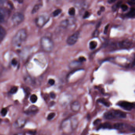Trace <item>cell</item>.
Listing matches in <instances>:
<instances>
[{
  "instance_id": "14",
  "label": "cell",
  "mask_w": 135,
  "mask_h": 135,
  "mask_svg": "<svg viewBox=\"0 0 135 135\" xmlns=\"http://www.w3.org/2000/svg\"><path fill=\"white\" fill-rule=\"evenodd\" d=\"M41 6L42 5L41 4H37L35 5V7H34L33 8V10H32V14H35V13H36L39 10V9L41 8Z\"/></svg>"
},
{
  "instance_id": "20",
  "label": "cell",
  "mask_w": 135,
  "mask_h": 135,
  "mask_svg": "<svg viewBox=\"0 0 135 135\" xmlns=\"http://www.w3.org/2000/svg\"><path fill=\"white\" fill-rule=\"evenodd\" d=\"M37 100V97L35 95L33 94L31 96L30 101L32 103H35L36 102Z\"/></svg>"
},
{
  "instance_id": "19",
  "label": "cell",
  "mask_w": 135,
  "mask_h": 135,
  "mask_svg": "<svg viewBox=\"0 0 135 135\" xmlns=\"http://www.w3.org/2000/svg\"><path fill=\"white\" fill-rule=\"evenodd\" d=\"M68 13L69 15L71 16H73L75 14V10L74 7H71L69 8V10Z\"/></svg>"
},
{
  "instance_id": "15",
  "label": "cell",
  "mask_w": 135,
  "mask_h": 135,
  "mask_svg": "<svg viewBox=\"0 0 135 135\" xmlns=\"http://www.w3.org/2000/svg\"><path fill=\"white\" fill-rule=\"evenodd\" d=\"M124 124L121 123H117L114 124V127L117 129H120L123 128Z\"/></svg>"
},
{
  "instance_id": "3",
  "label": "cell",
  "mask_w": 135,
  "mask_h": 135,
  "mask_svg": "<svg viewBox=\"0 0 135 135\" xmlns=\"http://www.w3.org/2000/svg\"><path fill=\"white\" fill-rule=\"evenodd\" d=\"M42 48L46 52H50L53 49L54 44L53 41L48 37H45L41 39Z\"/></svg>"
},
{
  "instance_id": "10",
  "label": "cell",
  "mask_w": 135,
  "mask_h": 135,
  "mask_svg": "<svg viewBox=\"0 0 135 135\" xmlns=\"http://www.w3.org/2000/svg\"><path fill=\"white\" fill-rule=\"evenodd\" d=\"M126 16L128 18H134L135 16V8H131L129 11L126 14Z\"/></svg>"
},
{
  "instance_id": "32",
  "label": "cell",
  "mask_w": 135,
  "mask_h": 135,
  "mask_svg": "<svg viewBox=\"0 0 135 135\" xmlns=\"http://www.w3.org/2000/svg\"><path fill=\"white\" fill-rule=\"evenodd\" d=\"M101 120H100V119H96V120H95L94 121V125H96L98 124L99 123L101 122Z\"/></svg>"
},
{
  "instance_id": "1",
  "label": "cell",
  "mask_w": 135,
  "mask_h": 135,
  "mask_svg": "<svg viewBox=\"0 0 135 135\" xmlns=\"http://www.w3.org/2000/svg\"><path fill=\"white\" fill-rule=\"evenodd\" d=\"M26 31L25 29L20 30L15 35L12 40V43L16 46H20L21 45L26 39Z\"/></svg>"
},
{
  "instance_id": "18",
  "label": "cell",
  "mask_w": 135,
  "mask_h": 135,
  "mask_svg": "<svg viewBox=\"0 0 135 135\" xmlns=\"http://www.w3.org/2000/svg\"><path fill=\"white\" fill-rule=\"evenodd\" d=\"M122 3V1H119V2H118L117 4H114V5L113 6V7H112L113 11H116L117 9L119 7H120V6H121Z\"/></svg>"
},
{
  "instance_id": "2",
  "label": "cell",
  "mask_w": 135,
  "mask_h": 135,
  "mask_svg": "<svg viewBox=\"0 0 135 135\" xmlns=\"http://www.w3.org/2000/svg\"><path fill=\"white\" fill-rule=\"evenodd\" d=\"M125 113L120 110H112L106 112L104 114V117L107 119H113L117 118H125L126 117Z\"/></svg>"
},
{
  "instance_id": "35",
  "label": "cell",
  "mask_w": 135,
  "mask_h": 135,
  "mask_svg": "<svg viewBox=\"0 0 135 135\" xmlns=\"http://www.w3.org/2000/svg\"><path fill=\"white\" fill-rule=\"evenodd\" d=\"M115 1H115V0H109L107 2H108L109 3L111 4L112 3H114Z\"/></svg>"
},
{
  "instance_id": "11",
  "label": "cell",
  "mask_w": 135,
  "mask_h": 135,
  "mask_svg": "<svg viewBox=\"0 0 135 135\" xmlns=\"http://www.w3.org/2000/svg\"><path fill=\"white\" fill-rule=\"evenodd\" d=\"M112 128L111 124L110 123L105 122V123H103V124H101L99 125V126L98 127V129H99L102 128H107L111 129Z\"/></svg>"
},
{
  "instance_id": "8",
  "label": "cell",
  "mask_w": 135,
  "mask_h": 135,
  "mask_svg": "<svg viewBox=\"0 0 135 135\" xmlns=\"http://www.w3.org/2000/svg\"><path fill=\"white\" fill-rule=\"evenodd\" d=\"M49 18L45 16H39L36 20V23L39 26H43L48 22Z\"/></svg>"
},
{
  "instance_id": "26",
  "label": "cell",
  "mask_w": 135,
  "mask_h": 135,
  "mask_svg": "<svg viewBox=\"0 0 135 135\" xmlns=\"http://www.w3.org/2000/svg\"><path fill=\"white\" fill-rule=\"evenodd\" d=\"M7 113V109L4 108L1 110V114L3 116H5Z\"/></svg>"
},
{
  "instance_id": "31",
  "label": "cell",
  "mask_w": 135,
  "mask_h": 135,
  "mask_svg": "<svg viewBox=\"0 0 135 135\" xmlns=\"http://www.w3.org/2000/svg\"><path fill=\"white\" fill-rule=\"evenodd\" d=\"M17 63H18V62H17V60L16 59H14L12 60V64L13 65L16 66L17 64Z\"/></svg>"
},
{
  "instance_id": "12",
  "label": "cell",
  "mask_w": 135,
  "mask_h": 135,
  "mask_svg": "<svg viewBox=\"0 0 135 135\" xmlns=\"http://www.w3.org/2000/svg\"><path fill=\"white\" fill-rule=\"evenodd\" d=\"M69 24V20L68 19L62 20L60 23L61 26L63 28H66Z\"/></svg>"
},
{
  "instance_id": "9",
  "label": "cell",
  "mask_w": 135,
  "mask_h": 135,
  "mask_svg": "<svg viewBox=\"0 0 135 135\" xmlns=\"http://www.w3.org/2000/svg\"><path fill=\"white\" fill-rule=\"evenodd\" d=\"M6 35V31L5 29L0 26V41L3 40Z\"/></svg>"
},
{
  "instance_id": "28",
  "label": "cell",
  "mask_w": 135,
  "mask_h": 135,
  "mask_svg": "<svg viewBox=\"0 0 135 135\" xmlns=\"http://www.w3.org/2000/svg\"><path fill=\"white\" fill-rule=\"evenodd\" d=\"M86 59L85 57H80L79 58V61L80 62H83V61H86Z\"/></svg>"
},
{
  "instance_id": "6",
  "label": "cell",
  "mask_w": 135,
  "mask_h": 135,
  "mask_svg": "<svg viewBox=\"0 0 135 135\" xmlns=\"http://www.w3.org/2000/svg\"><path fill=\"white\" fill-rule=\"evenodd\" d=\"M118 105L120 106L122 108L124 109L127 110H130L133 109L135 106V104L134 103H131L126 101H121L119 102Z\"/></svg>"
},
{
  "instance_id": "22",
  "label": "cell",
  "mask_w": 135,
  "mask_h": 135,
  "mask_svg": "<svg viewBox=\"0 0 135 135\" xmlns=\"http://www.w3.org/2000/svg\"><path fill=\"white\" fill-rule=\"evenodd\" d=\"M55 115H56V114H55V113H51L50 114H49V115H48L47 119H48V120H52V119L53 118H54V117H55Z\"/></svg>"
},
{
  "instance_id": "13",
  "label": "cell",
  "mask_w": 135,
  "mask_h": 135,
  "mask_svg": "<svg viewBox=\"0 0 135 135\" xmlns=\"http://www.w3.org/2000/svg\"><path fill=\"white\" fill-rule=\"evenodd\" d=\"M81 65V62L79 61H73L71 62L70 64V66L71 68H74L77 67V66H80Z\"/></svg>"
},
{
  "instance_id": "34",
  "label": "cell",
  "mask_w": 135,
  "mask_h": 135,
  "mask_svg": "<svg viewBox=\"0 0 135 135\" xmlns=\"http://www.w3.org/2000/svg\"><path fill=\"white\" fill-rule=\"evenodd\" d=\"M108 27H109V25H107L105 27V30H104V33H106L107 30H108Z\"/></svg>"
},
{
  "instance_id": "21",
  "label": "cell",
  "mask_w": 135,
  "mask_h": 135,
  "mask_svg": "<svg viewBox=\"0 0 135 135\" xmlns=\"http://www.w3.org/2000/svg\"><path fill=\"white\" fill-rule=\"evenodd\" d=\"M62 11L61 9H57L55 10L54 12L52 13V15L54 16H56L60 15Z\"/></svg>"
},
{
  "instance_id": "5",
  "label": "cell",
  "mask_w": 135,
  "mask_h": 135,
  "mask_svg": "<svg viewBox=\"0 0 135 135\" xmlns=\"http://www.w3.org/2000/svg\"><path fill=\"white\" fill-rule=\"evenodd\" d=\"M80 33L79 31H76L72 35L69 36L67 40V42L69 45H75L79 37Z\"/></svg>"
},
{
  "instance_id": "23",
  "label": "cell",
  "mask_w": 135,
  "mask_h": 135,
  "mask_svg": "<svg viewBox=\"0 0 135 135\" xmlns=\"http://www.w3.org/2000/svg\"><path fill=\"white\" fill-rule=\"evenodd\" d=\"M18 89V88L17 87H14L11 89V91H10V93L11 94H15L17 92Z\"/></svg>"
},
{
  "instance_id": "16",
  "label": "cell",
  "mask_w": 135,
  "mask_h": 135,
  "mask_svg": "<svg viewBox=\"0 0 135 135\" xmlns=\"http://www.w3.org/2000/svg\"><path fill=\"white\" fill-rule=\"evenodd\" d=\"M97 46V42L95 41H94L90 42L89 44V47L91 50H93L95 49Z\"/></svg>"
},
{
  "instance_id": "36",
  "label": "cell",
  "mask_w": 135,
  "mask_h": 135,
  "mask_svg": "<svg viewBox=\"0 0 135 135\" xmlns=\"http://www.w3.org/2000/svg\"><path fill=\"white\" fill-rule=\"evenodd\" d=\"M104 10H105V8L104 7H102L101 8H100V10L99 11H100L102 12V11H104Z\"/></svg>"
},
{
  "instance_id": "33",
  "label": "cell",
  "mask_w": 135,
  "mask_h": 135,
  "mask_svg": "<svg viewBox=\"0 0 135 135\" xmlns=\"http://www.w3.org/2000/svg\"><path fill=\"white\" fill-rule=\"evenodd\" d=\"M50 97L54 99L56 98V95L53 92H51L50 93Z\"/></svg>"
},
{
  "instance_id": "37",
  "label": "cell",
  "mask_w": 135,
  "mask_h": 135,
  "mask_svg": "<svg viewBox=\"0 0 135 135\" xmlns=\"http://www.w3.org/2000/svg\"></svg>"
},
{
  "instance_id": "29",
  "label": "cell",
  "mask_w": 135,
  "mask_h": 135,
  "mask_svg": "<svg viewBox=\"0 0 135 135\" xmlns=\"http://www.w3.org/2000/svg\"><path fill=\"white\" fill-rule=\"evenodd\" d=\"M99 34V31L98 30H95L94 31V33H93V36L94 37H97V36Z\"/></svg>"
},
{
  "instance_id": "24",
  "label": "cell",
  "mask_w": 135,
  "mask_h": 135,
  "mask_svg": "<svg viewBox=\"0 0 135 135\" xmlns=\"http://www.w3.org/2000/svg\"><path fill=\"white\" fill-rule=\"evenodd\" d=\"M120 7L123 11H127L128 8V6L124 4H122Z\"/></svg>"
},
{
  "instance_id": "25",
  "label": "cell",
  "mask_w": 135,
  "mask_h": 135,
  "mask_svg": "<svg viewBox=\"0 0 135 135\" xmlns=\"http://www.w3.org/2000/svg\"><path fill=\"white\" fill-rule=\"evenodd\" d=\"M4 19V17L3 14L1 11H0V23L3 22Z\"/></svg>"
},
{
  "instance_id": "30",
  "label": "cell",
  "mask_w": 135,
  "mask_h": 135,
  "mask_svg": "<svg viewBox=\"0 0 135 135\" xmlns=\"http://www.w3.org/2000/svg\"><path fill=\"white\" fill-rule=\"evenodd\" d=\"M49 83L50 85H53L55 83V80L54 79H50L49 80Z\"/></svg>"
},
{
  "instance_id": "17",
  "label": "cell",
  "mask_w": 135,
  "mask_h": 135,
  "mask_svg": "<svg viewBox=\"0 0 135 135\" xmlns=\"http://www.w3.org/2000/svg\"><path fill=\"white\" fill-rule=\"evenodd\" d=\"M98 102H99L103 104L106 107H109L110 105L109 103V102H107V101H105L104 99L103 98H101L99 99L98 100Z\"/></svg>"
},
{
  "instance_id": "4",
  "label": "cell",
  "mask_w": 135,
  "mask_h": 135,
  "mask_svg": "<svg viewBox=\"0 0 135 135\" xmlns=\"http://www.w3.org/2000/svg\"><path fill=\"white\" fill-rule=\"evenodd\" d=\"M24 19V16L22 13H15L12 18V20L13 24L15 26H18L23 22Z\"/></svg>"
},
{
  "instance_id": "27",
  "label": "cell",
  "mask_w": 135,
  "mask_h": 135,
  "mask_svg": "<svg viewBox=\"0 0 135 135\" xmlns=\"http://www.w3.org/2000/svg\"><path fill=\"white\" fill-rule=\"evenodd\" d=\"M90 15V13H89V12H88V11L85 12V13H84V15L83 16V18H86L89 17Z\"/></svg>"
},
{
  "instance_id": "7",
  "label": "cell",
  "mask_w": 135,
  "mask_h": 135,
  "mask_svg": "<svg viewBox=\"0 0 135 135\" xmlns=\"http://www.w3.org/2000/svg\"><path fill=\"white\" fill-rule=\"evenodd\" d=\"M117 45L120 48L127 49H129V48L132 47L133 44L132 42L130 41L129 40H125L122 41L118 43Z\"/></svg>"
}]
</instances>
